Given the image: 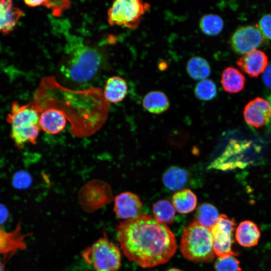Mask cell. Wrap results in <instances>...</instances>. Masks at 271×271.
Segmentation results:
<instances>
[{
	"label": "cell",
	"instance_id": "30bf717a",
	"mask_svg": "<svg viewBox=\"0 0 271 271\" xmlns=\"http://www.w3.org/2000/svg\"><path fill=\"white\" fill-rule=\"evenodd\" d=\"M265 38L255 26H246L238 28L229 40L230 45L236 53L244 55L261 46Z\"/></svg>",
	"mask_w": 271,
	"mask_h": 271
},
{
	"label": "cell",
	"instance_id": "52a82bcc",
	"mask_svg": "<svg viewBox=\"0 0 271 271\" xmlns=\"http://www.w3.org/2000/svg\"><path fill=\"white\" fill-rule=\"evenodd\" d=\"M151 8L150 4L141 0H117L108 10V22L111 26H123L135 29L143 16Z\"/></svg>",
	"mask_w": 271,
	"mask_h": 271
},
{
	"label": "cell",
	"instance_id": "83f0119b",
	"mask_svg": "<svg viewBox=\"0 0 271 271\" xmlns=\"http://www.w3.org/2000/svg\"><path fill=\"white\" fill-rule=\"evenodd\" d=\"M194 94L195 96L201 100H211L217 94L216 85L210 79L200 80L194 88Z\"/></svg>",
	"mask_w": 271,
	"mask_h": 271
},
{
	"label": "cell",
	"instance_id": "7a4b0ae2",
	"mask_svg": "<svg viewBox=\"0 0 271 271\" xmlns=\"http://www.w3.org/2000/svg\"><path fill=\"white\" fill-rule=\"evenodd\" d=\"M33 102L41 109L53 106L63 112L68 117L69 112L81 113L94 119L92 114L100 120L107 113L108 103L100 88L91 87L84 90H73L64 87L54 77L43 79L35 93Z\"/></svg>",
	"mask_w": 271,
	"mask_h": 271
},
{
	"label": "cell",
	"instance_id": "836d02e7",
	"mask_svg": "<svg viewBox=\"0 0 271 271\" xmlns=\"http://www.w3.org/2000/svg\"><path fill=\"white\" fill-rule=\"evenodd\" d=\"M0 271H5V263L0 260Z\"/></svg>",
	"mask_w": 271,
	"mask_h": 271
},
{
	"label": "cell",
	"instance_id": "4316f807",
	"mask_svg": "<svg viewBox=\"0 0 271 271\" xmlns=\"http://www.w3.org/2000/svg\"><path fill=\"white\" fill-rule=\"evenodd\" d=\"M24 3L31 7L40 6L46 7L51 10L53 15L55 16H60L64 10L70 6V2L64 0L25 1Z\"/></svg>",
	"mask_w": 271,
	"mask_h": 271
},
{
	"label": "cell",
	"instance_id": "5b68a950",
	"mask_svg": "<svg viewBox=\"0 0 271 271\" xmlns=\"http://www.w3.org/2000/svg\"><path fill=\"white\" fill-rule=\"evenodd\" d=\"M180 250L185 258L195 262L213 260L215 254L210 229L193 221L183 229Z\"/></svg>",
	"mask_w": 271,
	"mask_h": 271
},
{
	"label": "cell",
	"instance_id": "d4e9b609",
	"mask_svg": "<svg viewBox=\"0 0 271 271\" xmlns=\"http://www.w3.org/2000/svg\"><path fill=\"white\" fill-rule=\"evenodd\" d=\"M154 217L157 222L165 225L173 223L175 209L168 200L163 199L156 202L153 205Z\"/></svg>",
	"mask_w": 271,
	"mask_h": 271
},
{
	"label": "cell",
	"instance_id": "e575fe53",
	"mask_svg": "<svg viewBox=\"0 0 271 271\" xmlns=\"http://www.w3.org/2000/svg\"><path fill=\"white\" fill-rule=\"evenodd\" d=\"M267 101H268L271 108V93L268 95L267 97Z\"/></svg>",
	"mask_w": 271,
	"mask_h": 271
},
{
	"label": "cell",
	"instance_id": "8fae6325",
	"mask_svg": "<svg viewBox=\"0 0 271 271\" xmlns=\"http://www.w3.org/2000/svg\"><path fill=\"white\" fill-rule=\"evenodd\" d=\"M29 235L30 233H22L20 222L12 231L0 228V255L3 256L5 264L17 252L26 248L25 238Z\"/></svg>",
	"mask_w": 271,
	"mask_h": 271
},
{
	"label": "cell",
	"instance_id": "e0dca14e",
	"mask_svg": "<svg viewBox=\"0 0 271 271\" xmlns=\"http://www.w3.org/2000/svg\"><path fill=\"white\" fill-rule=\"evenodd\" d=\"M260 232L257 225L250 220L241 222L235 231V239L242 246L250 247L257 244Z\"/></svg>",
	"mask_w": 271,
	"mask_h": 271
},
{
	"label": "cell",
	"instance_id": "f1b7e54d",
	"mask_svg": "<svg viewBox=\"0 0 271 271\" xmlns=\"http://www.w3.org/2000/svg\"><path fill=\"white\" fill-rule=\"evenodd\" d=\"M216 271H241L239 261L234 255L218 257L214 263Z\"/></svg>",
	"mask_w": 271,
	"mask_h": 271
},
{
	"label": "cell",
	"instance_id": "484cf974",
	"mask_svg": "<svg viewBox=\"0 0 271 271\" xmlns=\"http://www.w3.org/2000/svg\"><path fill=\"white\" fill-rule=\"evenodd\" d=\"M223 21L219 16L214 14L203 16L199 22V27L202 32L208 36H215L223 28Z\"/></svg>",
	"mask_w": 271,
	"mask_h": 271
},
{
	"label": "cell",
	"instance_id": "9a60e30c",
	"mask_svg": "<svg viewBox=\"0 0 271 271\" xmlns=\"http://www.w3.org/2000/svg\"><path fill=\"white\" fill-rule=\"evenodd\" d=\"M66 118L61 110L53 106H46L40 109V126L47 133L57 134L65 128Z\"/></svg>",
	"mask_w": 271,
	"mask_h": 271
},
{
	"label": "cell",
	"instance_id": "ffe728a7",
	"mask_svg": "<svg viewBox=\"0 0 271 271\" xmlns=\"http://www.w3.org/2000/svg\"><path fill=\"white\" fill-rule=\"evenodd\" d=\"M189 177V173L186 169L172 166L164 172L163 182L165 186L172 191L181 190L186 186Z\"/></svg>",
	"mask_w": 271,
	"mask_h": 271
},
{
	"label": "cell",
	"instance_id": "6da1fadb",
	"mask_svg": "<svg viewBox=\"0 0 271 271\" xmlns=\"http://www.w3.org/2000/svg\"><path fill=\"white\" fill-rule=\"evenodd\" d=\"M116 231L123 254L144 268L167 262L177 250L174 234L151 214H142L121 221L117 225Z\"/></svg>",
	"mask_w": 271,
	"mask_h": 271
},
{
	"label": "cell",
	"instance_id": "d6986e66",
	"mask_svg": "<svg viewBox=\"0 0 271 271\" xmlns=\"http://www.w3.org/2000/svg\"><path fill=\"white\" fill-rule=\"evenodd\" d=\"M221 83L224 91L230 93H236L244 88L245 78L239 70L229 66L223 71Z\"/></svg>",
	"mask_w": 271,
	"mask_h": 271
},
{
	"label": "cell",
	"instance_id": "5bb4252c",
	"mask_svg": "<svg viewBox=\"0 0 271 271\" xmlns=\"http://www.w3.org/2000/svg\"><path fill=\"white\" fill-rule=\"evenodd\" d=\"M237 65L250 77H257L267 66L268 58L264 52L256 49L240 57L237 61Z\"/></svg>",
	"mask_w": 271,
	"mask_h": 271
},
{
	"label": "cell",
	"instance_id": "603a6c76",
	"mask_svg": "<svg viewBox=\"0 0 271 271\" xmlns=\"http://www.w3.org/2000/svg\"><path fill=\"white\" fill-rule=\"evenodd\" d=\"M219 216L217 209L214 205L204 203L198 207L195 220L201 225L210 229L216 224Z\"/></svg>",
	"mask_w": 271,
	"mask_h": 271
},
{
	"label": "cell",
	"instance_id": "7402d4cb",
	"mask_svg": "<svg viewBox=\"0 0 271 271\" xmlns=\"http://www.w3.org/2000/svg\"><path fill=\"white\" fill-rule=\"evenodd\" d=\"M172 200L175 210L182 214H188L193 211L197 203L196 195L188 189H182L175 193Z\"/></svg>",
	"mask_w": 271,
	"mask_h": 271
},
{
	"label": "cell",
	"instance_id": "7c38bea8",
	"mask_svg": "<svg viewBox=\"0 0 271 271\" xmlns=\"http://www.w3.org/2000/svg\"><path fill=\"white\" fill-rule=\"evenodd\" d=\"M243 116L247 123L258 128L266 124L270 119L271 108L266 100L257 97L245 105Z\"/></svg>",
	"mask_w": 271,
	"mask_h": 271
},
{
	"label": "cell",
	"instance_id": "f546056e",
	"mask_svg": "<svg viewBox=\"0 0 271 271\" xmlns=\"http://www.w3.org/2000/svg\"><path fill=\"white\" fill-rule=\"evenodd\" d=\"M32 179L30 174L21 170L16 172L13 177L12 184L17 189H23L28 188L32 184Z\"/></svg>",
	"mask_w": 271,
	"mask_h": 271
},
{
	"label": "cell",
	"instance_id": "44dd1931",
	"mask_svg": "<svg viewBox=\"0 0 271 271\" xmlns=\"http://www.w3.org/2000/svg\"><path fill=\"white\" fill-rule=\"evenodd\" d=\"M143 106L150 113L160 114L169 109L170 102L164 92L155 90L149 92L145 96Z\"/></svg>",
	"mask_w": 271,
	"mask_h": 271
},
{
	"label": "cell",
	"instance_id": "277c9868",
	"mask_svg": "<svg viewBox=\"0 0 271 271\" xmlns=\"http://www.w3.org/2000/svg\"><path fill=\"white\" fill-rule=\"evenodd\" d=\"M40 114L33 101L21 106L16 102L12 104L11 112L6 120L11 125V137L18 149L28 142L36 144L41 129Z\"/></svg>",
	"mask_w": 271,
	"mask_h": 271
},
{
	"label": "cell",
	"instance_id": "2e32d148",
	"mask_svg": "<svg viewBox=\"0 0 271 271\" xmlns=\"http://www.w3.org/2000/svg\"><path fill=\"white\" fill-rule=\"evenodd\" d=\"M23 15V11L14 6L12 1L0 0V32L10 34Z\"/></svg>",
	"mask_w": 271,
	"mask_h": 271
},
{
	"label": "cell",
	"instance_id": "ba28073f",
	"mask_svg": "<svg viewBox=\"0 0 271 271\" xmlns=\"http://www.w3.org/2000/svg\"><path fill=\"white\" fill-rule=\"evenodd\" d=\"M113 196L110 186L103 181L94 180L86 184L80 190L79 200L82 208L91 212L108 204Z\"/></svg>",
	"mask_w": 271,
	"mask_h": 271
},
{
	"label": "cell",
	"instance_id": "4dcf8cb0",
	"mask_svg": "<svg viewBox=\"0 0 271 271\" xmlns=\"http://www.w3.org/2000/svg\"><path fill=\"white\" fill-rule=\"evenodd\" d=\"M255 26L265 39L271 40V14L262 16Z\"/></svg>",
	"mask_w": 271,
	"mask_h": 271
},
{
	"label": "cell",
	"instance_id": "8992f818",
	"mask_svg": "<svg viewBox=\"0 0 271 271\" xmlns=\"http://www.w3.org/2000/svg\"><path fill=\"white\" fill-rule=\"evenodd\" d=\"M82 256L95 271H117L121 266L120 250L105 234L84 249Z\"/></svg>",
	"mask_w": 271,
	"mask_h": 271
},
{
	"label": "cell",
	"instance_id": "ac0fdd59",
	"mask_svg": "<svg viewBox=\"0 0 271 271\" xmlns=\"http://www.w3.org/2000/svg\"><path fill=\"white\" fill-rule=\"evenodd\" d=\"M103 91L104 97L107 102H120L123 100L127 94L126 82L122 77L112 76L107 80Z\"/></svg>",
	"mask_w": 271,
	"mask_h": 271
},
{
	"label": "cell",
	"instance_id": "cb8c5ba5",
	"mask_svg": "<svg viewBox=\"0 0 271 271\" xmlns=\"http://www.w3.org/2000/svg\"><path fill=\"white\" fill-rule=\"evenodd\" d=\"M187 72L193 79L202 80L206 79L211 73L209 63L204 58L195 56L187 62Z\"/></svg>",
	"mask_w": 271,
	"mask_h": 271
},
{
	"label": "cell",
	"instance_id": "3957f363",
	"mask_svg": "<svg viewBox=\"0 0 271 271\" xmlns=\"http://www.w3.org/2000/svg\"><path fill=\"white\" fill-rule=\"evenodd\" d=\"M65 37V55L60 68L61 73L75 83L90 81L100 67L102 60L101 53L77 36L68 33Z\"/></svg>",
	"mask_w": 271,
	"mask_h": 271
},
{
	"label": "cell",
	"instance_id": "9c48e42d",
	"mask_svg": "<svg viewBox=\"0 0 271 271\" xmlns=\"http://www.w3.org/2000/svg\"><path fill=\"white\" fill-rule=\"evenodd\" d=\"M235 225L233 218L221 214L216 224L210 229L212 235L214 251L218 257L236 254L232 247L234 242L233 233Z\"/></svg>",
	"mask_w": 271,
	"mask_h": 271
},
{
	"label": "cell",
	"instance_id": "4fadbf2b",
	"mask_svg": "<svg viewBox=\"0 0 271 271\" xmlns=\"http://www.w3.org/2000/svg\"><path fill=\"white\" fill-rule=\"evenodd\" d=\"M142 207L143 203L136 194L124 192L115 197L113 211L118 218L128 220L138 216Z\"/></svg>",
	"mask_w": 271,
	"mask_h": 271
},
{
	"label": "cell",
	"instance_id": "1f68e13d",
	"mask_svg": "<svg viewBox=\"0 0 271 271\" xmlns=\"http://www.w3.org/2000/svg\"><path fill=\"white\" fill-rule=\"evenodd\" d=\"M262 80L264 85L271 89V63L268 64L263 72Z\"/></svg>",
	"mask_w": 271,
	"mask_h": 271
},
{
	"label": "cell",
	"instance_id": "d590c367",
	"mask_svg": "<svg viewBox=\"0 0 271 271\" xmlns=\"http://www.w3.org/2000/svg\"><path fill=\"white\" fill-rule=\"evenodd\" d=\"M167 271H182V270H180L179 269H178V268H172L169 269Z\"/></svg>",
	"mask_w": 271,
	"mask_h": 271
},
{
	"label": "cell",
	"instance_id": "d6a6232c",
	"mask_svg": "<svg viewBox=\"0 0 271 271\" xmlns=\"http://www.w3.org/2000/svg\"><path fill=\"white\" fill-rule=\"evenodd\" d=\"M9 212L6 207L0 203V225L4 224L9 217Z\"/></svg>",
	"mask_w": 271,
	"mask_h": 271
}]
</instances>
